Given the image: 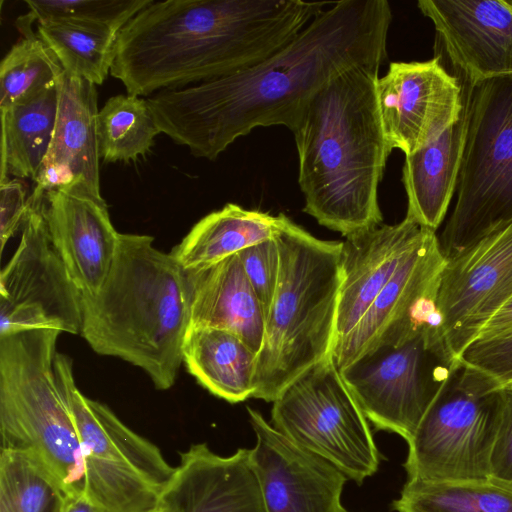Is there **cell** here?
<instances>
[{
	"mask_svg": "<svg viewBox=\"0 0 512 512\" xmlns=\"http://www.w3.org/2000/svg\"><path fill=\"white\" fill-rule=\"evenodd\" d=\"M392 21L386 0H341L259 63L147 97L161 133L198 158L215 160L257 127L292 131L327 82L358 65H382Z\"/></svg>",
	"mask_w": 512,
	"mask_h": 512,
	"instance_id": "6da1fadb",
	"label": "cell"
},
{
	"mask_svg": "<svg viewBox=\"0 0 512 512\" xmlns=\"http://www.w3.org/2000/svg\"><path fill=\"white\" fill-rule=\"evenodd\" d=\"M329 4L153 1L118 33L110 74L136 96L228 76L278 51Z\"/></svg>",
	"mask_w": 512,
	"mask_h": 512,
	"instance_id": "7a4b0ae2",
	"label": "cell"
},
{
	"mask_svg": "<svg viewBox=\"0 0 512 512\" xmlns=\"http://www.w3.org/2000/svg\"><path fill=\"white\" fill-rule=\"evenodd\" d=\"M380 66H354L331 79L291 131L303 211L344 237L383 221L378 187L392 150L377 103Z\"/></svg>",
	"mask_w": 512,
	"mask_h": 512,
	"instance_id": "3957f363",
	"label": "cell"
},
{
	"mask_svg": "<svg viewBox=\"0 0 512 512\" xmlns=\"http://www.w3.org/2000/svg\"><path fill=\"white\" fill-rule=\"evenodd\" d=\"M149 235L120 233L100 289L81 294L80 335L97 354L141 368L158 390L176 382L191 318L186 271Z\"/></svg>",
	"mask_w": 512,
	"mask_h": 512,
	"instance_id": "277c9868",
	"label": "cell"
},
{
	"mask_svg": "<svg viewBox=\"0 0 512 512\" xmlns=\"http://www.w3.org/2000/svg\"><path fill=\"white\" fill-rule=\"evenodd\" d=\"M279 280L257 355L253 398L274 402L332 356L342 281V242L314 237L281 213Z\"/></svg>",
	"mask_w": 512,
	"mask_h": 512,
	"instance_id": "5b68a950",
	"label": "cell"
},
{
	"mask_svg": "<svg viewBox=\"0 0 512 512\" xmlns=\"http://www.w3.org/2000/svg\"><path fill=\"white\" fill-rule=\"evenodd\" d=\"M60 334L44 328L0 335V451L25 456L67 495H80V439L54 370Z\"/></svg>",
	"mask_w": 512,
	"mask_h": 512,
	"instance_id": "8992f818",
	"label": "cell"
},
{
	"mask_svg": "<svg viewBox=\"0 0 512 512\" xmlns=\"http://www.w3.org/2000/svg\"><path fill=\"white\" fill-rule=\"evenodd\" d=\"M54 370L80 439L85 496L100 512L157 510L175 467L155 444L131 430L107 405L79 390L70 357L57 352Z\"/></svg>",
	"mask_w": 512,
	"mask_h": 512,
	"instance_id": "52a82bcc",
	"label": "cell"
},
{
	"mask_svg": "<svg viewBox=\"0 0 512 512\" xmlns=\"http://www.w3.org/2000/svg\"><path fill=\"white\" fill-rule=\"evenodd\" d=\"M457 200L440 246L450 259L512 222V78L472 87Z\"/></svg>",
	"mask_w": 512,
	"mask_h": 512,
	"instance_id": "ba28073f",
	"label": "cell"
},
{
	"mask_svg": "<svg viewBox=\"0 0 512 512\" xmlns=\"http://www.w3.org/2000/svg\"><path fill=\"white\" fill-rule=\"evenodd\" d=\"M499 390L491 379L460 362L407 442V480L488 478Z\"/></svg>",
	"mask_w": 512,
	"mask_h": 512,
	"instance_id": "9c48e42d",
	"label": "cell"
},
{
	"mask_svg": "<svg viewBox=\"0 0 512 512\" xmlns=\"http://www.w3.org/2000/svg\"><path fill=\"white\" fill-rule=\"evenodd\" d=\"M271 425L359 485L378 470L380 453L368 419L332 356L279 395L273 402Z\"/></svg>",
	"mask_w": 512,
	"mask_h": 512,
	"instance_id": "30bf717a",
	"label": "cell"
},
{
	"mask_svg": "<svg viewBox=\"0 0 512 512\" xmlns=\"http://www.w3.org/2000/svg\"><path fill=\"white\" fill-rule=\"evenodd\" d=\"M459 365L443 335L422 331L369 349L340 373L368 421L409 442Z\"/></svg>",
	"mask_w": 512,
	"mask_h": 512,
	"instance_id": "8fae6325",
	"label": "cell"
},
{
	"mask_svg": "<svg viewBox=\"0 0 512 512\" xmlns=\"http://www.w3.org/2000/svg\"><path fill=\"white\" fill-rule=\"evenodd\" d=\"M19 244L0 274V335L30 329L80 334L81 292L55 249L45 194L32 192Z\"/></svg>",
	"mask_w": 512,
	"mask_h": 512,
	"instance_id": "7c38bea8",
	"label": "cell"
},
{
	"mask_svg": "<svg viewBox=\"0 0 512 512\" xmlns=\"http://www.w3.org/2000/svg\"><path fill=\"white\" fill-rule=\"evenodd\" d=\"M512 297V222L446 259L438 292L447 347L459 360Z\"/></svg>",
	"mask_w": 512,
	"mask_h": 512,
	"instance_id": "4fadbf2b",
	"label": "cell"
},
{
	"mask_svg": "<svg viewBox=\"0 0 512 512\" xmlns=\"http://www.w3.org/2000/svg\"><path fill=\"white\" fill-rule=\"evenodd\" d=\"M376 95L387 143L405 155L440 137L463 110L462 84L437 55L391 62L376 82Z\"/></svg>",
	"mask_w": 512,
	"mask_h": 512,
	"instance_id": "5bb4252c",
	"label": "cell"
},
{
	"mask_svg": "<svg viewBox=\"0 0 512 512\" xmlns=\"http://www.w3.org/2000/svg\"><path fill=\"white\" fill-rule=\"evenodd\" d=\"M436 31L435 55L472 87L512 76V9L506 0H419Z\"/></svg>",
	"mask_w": 512,
	"mask_h": 512,
	"instance_id": "9a60e30c",
	"label": "cell"
},
{
	"mask_svg": "<svg viewBox=\"0 0 512 512\" xmlns=\"http://www.w3.org/2000/svg\"><path fill=\"white\" fill-rule=\"evenodd\" d=\"M255 432L253 462L267 512H348L341 497L347 477L324 459L289 441L247 407Z\"/></svg>",
	"mask_w": 512,
	"mask_h": 512,
	"instance_id": "2e32d148",
	"label": "cell"
},
{
	"mask_svg": "<svg viewBox=\"0 0 512 512\" xmlns=\"http://www.w3.org/2000/svg\"><path fill=\"white\" fill-rule=\"evenodd\" d=\"M158 512H267L252 450L229 456L206 443L180 453V462L162 492Z\"/></svg>",
	"mask_w": 512,
	"mask_h": 512,
	"instance_id": "e0dca14e",
	"label": "cell"
},
{
	"mask_svg": "<svg viewBox=\"0 0 512 512\" xmlns=\"http://www.w3.org/2000/svg\"><path fill=\"white\" fill-rule=\"evenodd\" d=\"M45 218L52 243L81 294L96 293L111 270L120 236L103 197L77 188L49 191Z\"/></svg>",
	"mask_w": 512,
	"mask_h": 512,
	"instance_id": "ac0fdd59",
	"label": "cell"
},
{
	"mask_svg": "<svg viewBox=\"0 0 512 512\" xmlns=\"http://www.w3.org/2000/svg\"><path fill=\"white\" fill-rule=\"evenodd\" d=\"M427 230L405 217L397 224H381L345 237L334 347L361 321Z\"/></svg>",
	"mask_w": 512,
	"mask_h": 512,
	"instance_id": "d6986e66",
	"label": "cell"
},
{
	"mask_svg": "<svg viewBox=\"0 0 512 512\" xmlns=\"http://www.w3.org/2000/svg\"><path fill=\"white\" fill-rule=\"evenodd\" d=\"M463 110L458 121L433 142L405 155L402 182L407 195V218L436 231L457 189L466 145L472 86L460 81Z\"/></svg>",
	"mask_w": 512,
	"mask_h": 512,
	"instance_id": "ffe728a7",
	"label": "cell"
},
{
	"mask_svg": "<svg viewBox=\"0 0 512 512\" xmlns=\"http://www.w3.org/2000/svg\"><path fill=\"white\" fill-rule=\"evenodd\" d=\"M186 275L191 296L190 325L230 331L258 355L265 335V314L239 255L186 271Z\"/></svg>",
	"mask_w": 512,
	"mask_h": 512,
	"instance_id": "44dd1931",
	"label": "cell"
},
{
	"mask_svg": "<svg viewBox=\"0 0 512 512\" xmlns=\"http://www.w3.org/2000/svg\"><path fill=\"white\" fill-rule=\"evenodd\" d=\"M98 112L96 85L63 72L52 141L42 166H66L75 175L77 189L100 198Z\"/></svg>",
	"mask_w": 512,
	"mask_h": 512,
	"instance_id": "7402d4cb",
	"label": "cell"
},
{
	"mask_svg": "<svg viewBox=\"0 0 512 512\" xmlns=\"http://www.w3.org/2000/svg\"><path fill=\"white\" fill-rule=\"evenodd\" d=\"M446 258L435 231L427 230L351 333L333 348L341 371L362 355L400 315L416 291L444 268Z\"/></svg>",
	"mask_w": 512,
	"mask_h": 512,
	"instance_id": "603a6c76",
	"label": "cell"
},
{
	"mask_svg": "<svg viewBox=\"0 0 512 512\" xmlns=\"http://www.w3.org/2000/svg\"><path fill=\"white\" fill-rule=\"evenodd\" d=\"M182 361L197 382L218 398L234 404L254 395L257 354L230 331L189 325Z\"/></svg>",
	"mask_w": 512,
	"mask_h": 512,
	"instance_id": "cb8c5ba5",
	"label": "cell"
},
{
	"mask_svg": "<svg viewBox=\"0 0 512 512\" xmlns=\"http://www.w3.org/2000/svg\"><path fill=\"white\" fill-rule=\"evenodd\" d=\"M280 226L281 213L274 216L228 203L200 219L170 253L185 271L202 269L275 238Z\"/></svg>",
	"mask_w": 512,
	"mask_h": 512,
	"instance_id": "d4e9b609",
	"label": "cell"
},
{
	"mask_svg": "<svg viewBox=\"0 0 512 512\" xmlns=\"http://www.w3.org/2000/svg\"><path fill=\"white\" fill-rule=\"evenodd\" d=\"M58 108V82L1 111V180H35L49 150Z\"/></svg>",
	"mask_w": 512,
	"mask_h": 512,
	"instance_id": "484cf974",
	"label": "cell"
},
{
	"mask_svg": "<svg viewBox=\"0 0 512 512\" xmlns=\"http://www.w3.org/2000/svg\"><path fill=\"white\" fill-rule=\"evenodd\" d=\"M392 507L397 512H512V483L490 476L455 481L407 480Z\"/></svg>",
	"mask_w": 512,
	"mask_h": 512,
	"instance_id": "4316f807",
	"label": "cell"
},
{
	"mask_svg": "<svg viewBox=\"0 0 512 512\" xmlns=\"http://www.w3.org/2000/svg\"><path fill=\"white\" fill-rule=\"evenodd\" d=\"M37 34L54 53L64 72L101 85L111 71L118 33L72 21L37 22Z\"/></svg>",
	"mask_w": 512,
	"mask_h": 512,
	"instance_id": "83f0119b",
	"label": "cell"
},
{
	"mask_svg": "<svg viewBox=\"0 0 512 512\" xmlns=\"http://www.w3.org/2000/svg\"><path fill=\"white\" fill-rule=\"evenodd\" d=\"M160 133L147 98L110 97L97 116L99 157L105 162L136 161L150 151Z\"/></svg>",
	"mask_w": 512,
	"mask_h": 512,
	"instance_id": "f1b7e54d",
	"label": "cell"
},
{
	"mask_svg": "<svg viewBox=\"0 0 512 512\" xmlns=\"http://www.w3.org/2000/svg\"><path fill=\"white\" fill-rule=\"evenodd\" d=\"M27 14L17 27L22 38L15 43L0 65V110L24 102L57 84L64 70L54 53L31 29Z\"/></svg>",
	"mask_w": 512,
	"mask_h": 512,
	"instance_id": "f546056e",
	"label": "cell"
},
{
	"mask_svg": "<svg viewBox=\"0 0 512 512\" xmlns=\"http://www.w3.org/2000/svg\"><path fill=\"white\" fill-rule=\"evenodd\" d=\"M67 494L25 456L0 451V512H61Z\"/></svg>",
	"mask_w": 512,
	"mask_h": 512,
	"instance_id": "4dcf8cb0",
	"label": "cell"
},
{
	"mask_svg": "<svg viewBox=\"0 0 512 512\" xmlns=\"http://www.w3.org/2000/svg\"><path fill=\"white\" fill-rule=\"evenodd\" d=\"M154 0H26L32 21L72 20L119 33Z\"/></svg>",
	"mask_w": 512,
	"mask_h": 512,
	"instance_id": "1f68e13d",
	"label": "cell"
},
{
	"mask_svg": "<svg viewBox=\"0 0 512 512\" xmlns=\"http://www.w3.org/2000/svg\"><path fill=\"white\" fill-rule=\"evenodd\" d=\"M459 361L491 379L499 388L512 386V327L492 337L474 340Z\"/></svg>",
	"mask_w": 512,
	"mask_h": 512,
	"instance_id": "d6a6232c",
	"label": "cell"
},
{
	"mask_svg": "<svg viewBox=\"0 0 512 512\" xmlns=\"http://www.w3.org/2000/svg\"><path fill=\"white\" fill-rule=\"evenodd\" d=\"M246 276L266 316L273 303L280 272L279 248L275 238L238 253Z\"/></svg>",
	"mask_w": 512,
	"mask_h": 512,
	"instance_id": "836d02e7",
	"label": "cell"
},
{
	"mask_svg": "<svg viewBox=\"0 0 512 512\" xmlns=\"http://www.w3.org/2000/svg\"><path fill=\"white\" fill-rule=\"evenodd\" d=\"M500 413L490 458V477L512 483V386L500 388Z\"/></svg>",
	"mask_w": 512,
	"mask_h": 512,
	"instance_id": "e575fe53",
	"label": "cell"
},
{
	"mask_svg": "<svg viewBox=\"0 0 512 512\" xmlns=\"http://www.w3.org/2000/svg\"><path fill=\"white\" fill-rule=\"evenodd\" d=\"M28 198L26 189L19 179L0 182L1 251L14 233L21 229L29 209Z\"/></svg>",
	"mask_w": 512,
	"mask_h": 512,
	"instance_id": "d590c367",
	"label": "cell"
},
{
	"mask_svg": "<svg viewBox=\"0 0 512 512\" xmlns=\"http://www.w3.org/2000/svg\"><path fill=\"white\" fill-rule=\"evenodd\" d=\"M512 327V297L489 319L476 339L489 338ZM475 339V340H476Z\"/></svg>",
	"mask_w": 512,
	"mask_h": 512,
	"instance_id": "8d00e7d4",
	"label": "cell"
},
{
	"mask_svg": "<svg viewBox=\"0 0 512 512\" xmlns=\"http://www.w3.org/2000/svg\"><path fill=\"white\" fill-rule=\"evenodd\" d=\"M61 512H100L85 494L67 495Z\"/></svg>",
	"mask_w": 512,
	"mask_h": 512,
	"instance_id": "74e56055",
	"label": "cell"
},
{
	"mask_svg": "<svg viewBox=\"0 0 512 512\" xmlns=\"http://www.w3.org/2000/svg\"><path fill=\"white\" fill-rule=\"evenodd\" d=\"M508 3H509V5H510V7H511V9H512V0H511V1H508ZM510 77L512 78V76H510Z\"/></svg>",
	"mask_w": 512,
	"mask_h": 512,
	"instance_id": "f35d334b",
	"label": "cell"
},
{
	"mask_svg": "<svg viewBox=\"0 0 512 512\" xmlns=\"http://www.w3.org/2000/svg\"><path fill=\"white\" fill-rule=\"evenodd\" d=\"M153 512H158V510H155V511H153Z\"/></svg>",
	"mask_w": 512,
	"mask_h": 512,
	"instance_id": "ab89813d",
	"label": "cell"
}]
</instances>
